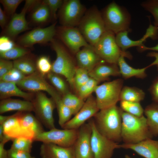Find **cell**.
Masks as SVG:
<instances>
[{
    "instance_id": "44",
    "label": "cell",
    "mask_w": 158,
    "mask_h": 158,
    "mask_svg": "<svg viewBox=\"0 0 158 158\" xmlns=\"http://www.w3.org/2000/svg\"><path fill=\"white\" fill-rule=\"evenodd\" d=\"M43 3L47 5L50 11L51 16L54 18H56V12L61 8L63 2L62 0H44Z\"/></svg>"
},
{
    "instance_id": "41",
    "label": "cell",
    "mask_w": 158,
    "mask_h": 158,
    "mask_svg": "<svg viewBox=\"0 0 158 158\" xmlns=\"http://www.w3.org/2000/svg\"><path fill=\"white\" fill-rule=\"evenodd\" d=\"M141 6L152 15L154 20V26L158 27V0L144 1L141 3Z\"/></svg>"
},
{
    "instance_id": "16",
    "label": "cell",
    "mask_w": 158,
    "mask_h": 158,
    "mask_svg": "<svg viewBox=\"0 0 158 158\" xmlns=\"http://www.w3.org/2000/svg\"><path fill=\"white\" fill-rule=\"evenodd\" d=\"M40 1L38 0H27L21 11L15 13L6 27L5 34L9 38L15 37L19 33L29 29L28 23L25 19L27 11L34 8Z\"/></svg>"
},
{
    "instance_id": "11",
    "label": "cell",
    "mask_w": 158,
    "mask_h": 158,
    "mask_svg": "<svg viewBox=\"0 0 158 158\" xmlns=\"http://www.w3.org/2000/svg\"><path fill=\"white\" fill-rule=\"evenodd\" d=\"M92 128L91 146L94 158H111L119 145L104 137L96 129L93 119L89 121Z\"/></svg>"
},
{
    "instance_id": "28",
    "label": "cell",
    "mask_w": 158,
    "mask_h": 158,
    "mask_svg": "<svg viewBox=\"0 0 158 158\" xmlns=\"http://www.w3.org/2000/svg\"><path fill=\"white\" fill-rule=\"evenodd\" d=\"M149 130L153 135H158V104L147 106L144 110Z\"/></svg>"
},
{
    "instance_id": "27",
    "label": "cell",
    "mask_w": 158,
    "mask_h": 158,
    "mask_svg": "<svg viewBox=\"0 0 158 158\" xmlns=\"http://www.w3.org/2000/svg\"><path fill=\"white\" fill-rule=\"evenodd\" d=\"M20 112L10 115L2 125L5 136L11 140L21 137V129L19 119Z\"/></svg>"
},
{
    "instance_id": "53",
    "label": "cell",
    "mask_w": 158,
    "mask_h": 158,
    "mask_svg": "<svg viewBox=\"0 0 158 158\" xmlns=\"http://www.w3.org/2000/svg\"><path fill=\"white\" fill-rule=\"evenodd\" d=\"M10 116H4L0 115V125L2 124L10 117Z\"/></svg>"
},
{
    "instance_id": "54",
    "label": "cell",
    "mask_w": 158,
    "mask_h": 158,
    "mask_svg": "<svg viewBox=\"0 0 158 158\" xmlns=\"http://www.w3.org/2000/svg\"><path fill=\"white\" fill-rule=\"evenodd\" d=\"M125 158H132L130 157L129 155L126 154L125 156Z\"/></svg>"
},
{
    "instance_id": "29",
    "label": "cell",
    "mask_w": 158,
    "mask_h": 158,
    "mask_svg": "<svg viewBox=\"0 0 158 158\" xmlns=\"http://www.w3.org/2000/svg\"><path fill=\"white\" fill-rule=\"evenodd\" d=\"M145 96V93L140 88L125 86L121 89L119 101L140 102L144 99Z\"/></svg>"
},
{
    "instance_id": "23",
    "label": "cell",
    "mask_w": 158,
    "mask_h": 158,
    "mask_svg": "<svg viewBox=\"0 0 158 158\" xmlns=\"http://www.w3.org/2000/svg\"><path fill=\"white\" fill-rule=\"evenodd\" d=\"M90 77L98 82L107 80L109 77L121 75L118 64L103 61L89 72Z\"/></svg>"
},
{
    "instance_id": "9",
    "label": "cell",
    "mask_w": 158,
    "mask_h": 158,
    "mask_svg": "<svg viewBox=\"0 0 158 158\" xmlns=\"http://www.w3.org/2000/svg\"><path fill=\"white\" fill-rule=\"evenodd\" d=\"M86 11L79 0L63 1L59 13L60 22L63 26H78Z\"/></svg>"
},
{
    "instance_id": "45",
    "label": "cell",
    "mask_w": 158,
    "mask_h": 158,
    "mask_svg": "<svg viewBox=\"0 0 158 158\" xmlns=\"http://www.w3.org/2000/svg\"><path fill=\"white\" fill-rule=\"evenodd\" d=\"M14 68L13 62L1 59L0 60V79Z\"/></svg>"
},
{
    "instance_id": "37",
    "label": "cell",
    "mask_w": 158,
    "mask_h": 158,
    "mask_svg": "<svg viewBox=\"0 0 158 158\" xmlns=\"http://www.w3.org/2000/svg\"><path fill=\"white\" fill-rule=\"evenodd\" d=\"M99 82L90 77L89 80L82 86L77 91L78 96L85 100L94 92Z\"/></svg>"
},
{
    "instance_id": "19",
    "label": "cell",
    "mask_w": 158,
    "mask_h": 158,
    "mask_svg": "<svg viewBox=\"0 0 158 158\" xmlns=\"http://www.w3.org/2000/svg\"><path fill=\"white\" fill-rule=\"evenodd\" d=\"M129 31L120 32L116 35V42L120 49L123 51L132 47H140L144 45L143 43L146 39L150 37L152 39H157L158 37V27L153 26L150 23L145 34L140 39L133 40L128 36Z\"/></svg>"
},
{
    "instance_id": "42",
    "label": "cell",
    "mask_w": 158,
    "mask_h": 158,
    "mask_svg": "<svg viewBox=\"0 0 158 158\" xmlns=\"http://www.w3.org/2000/svg\"><path fill=\"white\" fill-rule=\"evenodd\" d=\"M25 76L20 71L13 68L0 79V81L14 83L17 84Z\"/></svg>"
},
{
    "instance_id": "55",
    "label": "cell",
    "mask_w": 158,
    "mask_h": 158,
    "mask_svg": "<svg viewBox=\"0 0 158 158\" xmlns=\"http://www.w3.org/2000/svg\"><path fill=\"white\" fill-rule=\"evenodd\" d=\"M158 69V63L156 65Z\"/></svg>"
},
{
    "instance_id": "1",
    "label": "cell",
    "mask_w": 158,
    "mask_h": 158,
    "mask_svg": "<svg viewBox=\"0 0 158 158\" xmlns=\"http://www.w3.org/2000/svg\"><path fill=\"white\" fill-rule=\"evenodd\" d=\"M123 110L115 105L99 110L93 119L97 131L107 138L116 142L121 140Z\"/></svg>"
},
{
    "instance_id": "17",
    "label": "cell",
    "mask_w": 158,
    "mask_h": 158,
    "mask_svg": "<svg viewBox=\"0 0 158 158\" xmlns=\"http://www.w3.org/2000/svg\"><path fill=\"white\" fill-rule=\"evenodd\" d=\"M99 109L96 99L91 95L86 100L79 111L62 127L63 129H78L85 122L94 116Z\"/></svg>"
},
{
    "instance_id": "14",
    "label": "cell",
    "mask_w": 158,
    "mask_h": 158,
    "mask_svg": "<svg viewBox=\"0 0 158 158\" xmlns=\"http://www.w3.org/2000/svg\"><path fill=\"white\" fill-rule=\"evenodd\" d=\"M59 37L72 53L76 54L82 47L92 46L85 39L77 27L62 26L56 31Z\"/></svg>"
},
{
    "instance_id": "6",
    "label": "cell",
    "mask_w": 158,
    "mask_h": 158,
    "mask_svg": "<svg viewBox=\"0 0 158 158\" xmlns=\"http://www.w3.org/2000/svg\"><path fill=\"white\" fill-rule=\"evenodd\" d=\"M98 55L103 60L111 63L117 64L121 56L129 59L132 58L130 53L123 51L118 45L116 35L106 30L94 46Z\"/></svg>"
},
{
    "instance_id": "26",
    "label": "cell",
    "mask_w": 158,
    "mask_h": 158,
    "mask_svg": "<svg viewBox=\"0 0 158 158\" xmlns=\"http://www.w3.org/2000/svg\"><path fill=\"white\" fill-rule=\"evenodd\" d=\"M123 56H121L118 62L121 75L125 79L135 77L144 78L146 76L145 73L147 68L154 65L153 63L149 66L141 68H135L129 66L126 62Z\"/></svg>"
},
{
    "instance_id": "7",
    "label": "cell",
    "mask_w": 158,
    "mask_h": 158,
    "mask_svg": "<svg viewBox=\"0 0 158 158\" xmlns=\"http://www.w3.org/2000/svg\"><path fill=\"white\" fill-rule=\"evenodd\" d=\"M123 82V79H118L97 86L94 92L96 95L97 105L99 110L116 105L119 101Z\"/></svg>"
},
{
    "instance_id": "12",
    "label": "cell",
    "mask_w": 158,
    "mask_h": 158,
    "mask_svg": "<svg viewBox=\"0 0 158 158\" xmlns=\"http://www.w3.org/2000/svg\"><path fill=\"white\" fill-rule=\"evenodd\" d=\"M16 84L20 88L30 92H46L55 101L62 98L60 93L48 83L44 76L38 72L36 71L31 75L25 76Z\"/></svg>"
},
{
    "instance_id": "46",
    "label": "cell",
    "mask_w": 158,
    "mask_h": 158,
    "mask_svg": "<svg viewBox=\"0 0 158 158\" xmlns=\"http://www.w3.org/2000/svg\"><path fill=\"white\" fill-rule=\"evenodd\" d=\"M8 158H35L30 153L10 148L7 150Z\"/></svg>"
},
{
    "instance_id": "2",
    "label": "cell",
    "mask_w": 158,
    "mask_h": 158,
    "mask_svg": "<svg viewBox=\"0 0 158 158\" xmlns=\"http://www.w3.org/2000/svg\"><path fill=\"white\" fill-rule=\"evenodd\" d=\"M122 119L121 138L124 143L135 144L152 138L153 135L143 115L136 116L123 111Z\"/></svg>"
},
{
    "instance_id": "43",
    "label": "cell",
    "mask_w": 158,
    "mask_h": 158,
    "mask_svg": "<svg viewBox=\"0 0 158 158\" xmlns=\"http://www.w3.org/2000/svg\"><path fill=\"white\" fill-rule=\"evenodd\" d=\"M23 1L22 0H1L4 11L8 16H13L19 5Z\"/></svg>"
},
{
    "instance_id": "15",
    "label": "cell",
    "mask_w": 158,
    "mask_h": 158,
    "mask_svg": "<svg viewBox=\"0 0 158 158\" xmlns=\"http://www.w3.org/2000/svg\"><path fill=\"white\" fill-rule=\"evenodd\" d=\"M56 23L44 28H38L23 35L19 39V43L23 47H29L37 43L51 42L56 34Z\"/></svg>"
},
{
    "instance_id": "13",
    "label": "cell",
    "mask_w": 158,
    "mask_h": 158,
    "mask_svg": "<svg viewBox=\"0 0 158 158\" xmlns=\"http://www.w3.org/2000/svg\"><path fill=\"white\" fill-rule=\"evenodd\" d=\"M92 134L90 121L79 128L77 138L73 146L74 158H94L91 146Z\"/></svg>"
},
{
    "instance_id": "39",
    "label": "cell",
    "mask_w": 158,
    "mask_h": 158,
    "mask_svg": "<svg viewBox=\"0 0 158 158\" xmlns=\"http://www.w3.org/2000/svg\"><path fill=\"white\" fill-rule=\"evenodd\" d=\"M90 78L88 71L81 68L76 67L73 79L74 88L77 91Z\"/></svg>"
},
{
    "instance_id": "52",
    "label": "cell",
    "mask_w": 158,
    "mask_h": 158,
    "mask_svg": "<svg viewBox=\"0 0 158 158\" xmlns=\"http://www.w3.org/2000/svg\"><path fill=\"white\" fill-rule=\"evenodd\" d=\"M3 125L2 124L0 125V141H2L5 138Z\"/></svg>"
},
{
    "instance_id": "25",
    "label": "cell",
    "mask_w": 158,
    "mask_h": 158,
    "mask_svg": "<svg viewBox=\"0 0 158 158\" xmlns=\"http://www.w3.org/2000/svg\"><path fill=\"white\" fill-rule=\"evenodd\" d=\"M18 87L14 83L0 81L1 99L8 98L12 96H16L21 97L25 100L32 102L34 98L33 94L23 91Z\"/></svg>"
},
{
    "instance_id": "48",
    "label": "cell",
    "mask_w": 158,
    "mask_h": 158,
    "mask_svg": "<svg viewBox=\"0 0 158 158\" xmlns=\"http://www.w3.org/2000/svg\"><path fill=\"white\" fill-rule=\"evenodd\" d=\"M153 100L158 104V77L155 80L150 88Z\"/></svg>"
},
{
    "instance_id": "40",
    "label": "cell",
    "mask_w": 158,
    "mask_h": 158,
    "mask_svg": "<svg viewBox=\"0 0 158 158\" xmlns=\"http://www.w3.org/2000/svg\"><path fill=\"white\" fill-rule=\"evenodd\" d=\"M35 64L37 70L43 76L51 71L52 64L47 56H43L39 57Z\"/></svg>"
},
{
    "instance_id": "36",
    "label": "cell",
    "mask_w": 158,
    "mask_h": 158,
    "mask_svg": "<svg viewBox=\"0 0 158 158\" xmlns=\"http://www.w3.org/2000/svg\"><path fill=\"white\" fill-rule=\"evenodd\" d=\"M47 76L51 83L60 94L64 95L69 92L67 84L58 74L51 72Z\"/></svg>"
},
{
    "instance_id": "47",
    "label": "cell",
    "mask_w": 158,
    "mask_h": 158,
    "mask_svg": "<svg viewBox=\"0 0 158 158\" xmlns=\"http://www.w3.org/2000/svg\"><path fill=\"white\" fill-rule=\"evenodd\" d=\"M15 44L10 38L6 36H3L0 38V51H4L14 47Z\"/></svg>"
},
{
    "instance_id": "10",
    "label": "cell",
    "mask_w": 158,
    "mask_h": 158,
    "mask_svg": "<svg viewBox=\"0 0 158 158\" xmlns=\"http://www.w3.org/2000/svg\"><path fill=\"white\" fill-rule=\"evenodd\" d=\"M78 129H59L56 128L38 135L35 141L51 143L59 146L69 147L72 146L77 138Z\"/></svg>"
},
{
    "instance_id": "32",
    "label": "cell",
    "mask_w": 158,
    "mask_h": 158,
    "mask_svg": "<svg viewBox=\"0 0 158 158\" xmlns=\"http://www.w3.org/2000/svg\"><path fill=\"white\" fill-rule=\"evenodd\" d=\"M14 68L24 75H29L36 71V64L30 59L23 57L13 62Z\"/></svg>"
},
{
    "instance_id": "35",
    "label": "cell",
    "mask_w": 158,
    "mask_h": 158,
    "mask_svg": "<svg viewBox=\"0 0 158 158\" xmlns=\"http://www.w3.org/2000/svg\"><path fill=\"white\" fill-rule=\"evenodd\" d=\"M55 102L58 114L59 123L62 128L73 114L71 110L63 103L61 99Z\"/></svg>"
},
{
    "instance_id": "8",
    "label": "cell",
    "mask_w": 158,
    "mask_h": 158,
    "mask_svg": "<svg viewBox=\"0 0 158 158\" xmlns=\"http://www.w3.org/2000/svg\"><path fill=\"white\" fill-rule=\"evenodd\" d=\"M32 102L36 117L41 123L49 130L55 128L53 111L56 105L54 100L40 91L36 92Z\"/></svg>"
},
{
    "instance_id": "18",
    "label": "cell",
    "mask_w": 158,
    "mask_h": 158,
    "mask_svg": "<svg viewBox=\"0 0 158 158\" xmlns=\"http://www.w3.org/2000/svg\"><path fill=\"white\" fill-rule=\"evenodd\" d=\"M19 119L21 137L35 141L36 137L45 131L42 124L30 112H20Z\"/></svg>"
},
{
    "instance_id": "31",
    "label": "cell",
    "mask_w": 158,
    "mask_h": 158,
    "mask_svg": "<svg viewBox=\"0 0 158 158\" xmlns=\"http://www.w3.org/2000/svg\"><path fill=\"white\" fill-rule=\"evenodd\" d=\"M33 8L31 18L33 21L37 23H42L47 21L51 16L48 6L43 2L40 3Z\"/></svg>"
},
{
    "instance_id": "24",
    "label": "cell",
    "mask_w": 158,
    "mask_h": 158,
    "mask_svg": "<svg viewBox=\"0 0 158 158\" xmlns=\"http://www.w3.org/2000/svg\"><path fill=\"white\" fill-rule=\"evenodd\" d=\"M33 110V103L29 101L8 98L2 99L0 102L1 114L13 111L30 112Z\"/></svg>"
},
{
    "instance_id": "21",
    "label": "cell",
    "mask_w": 158,
    "mask_h": 158,
    "mask_svg": "<svg viewBox=\"0 0 158 158\" xmlns=\"http://www.w3.org/2000/svg\"><path fill=\"white\" fill-rule=\"evenodd\" d=\"M78 67L84 69L89 72L104 61L96 52L92 46L84 47L76 54Z\"/></svg>"
},
{
    "instance_id": "4",
    "label": "cell",
    "mask_w": 158,
    "mask_h": 158,
    "mask_svg": "<svg viewBox=\"0 0 158 158\" xmlns=\"http://www.w3.org/2000/svg\"><path fill=\"white\" fill-rule=\"evenodd\" d=\"M101 13L106 30L115 35L122 32L130 31L131 16L124 7L113 1L105 7Z\"/></svg>"
},
{
    "instance_id": "3",
    "label": "cell",
    "mask_w": 158,
    "mask_h": 158,
    "mask_svg": "<svg viewBox=\"0 0 158 158\" xmlns=\"http://www.w3.org/2000/svg\"><path fill=\"white\" fill-rule=\"evenodd\" d=\"M78 27L86 41L93 47L106 31L101 12L95 6L86 10Z\"/></svg>"
},
{
    "instance_id": "22",
    "label": "cell",
    "mask_w": 158,
    "mask_h": 158,
    "mask_svg": "<svg viewBox=\"0 0 158 158\" xmlns=\"http://www.w3.org/2000/svg\"><path fill=\"white\" fill-rule=\"evenodd\" d=\"M40 154L42 158H74L73 146L64 147L51 143H43Z\"/></svg>"
},
{
    "instance_id": "34",
    "label": "cell",
    "mask_w": 158,
    "mask_h": 158,
    "mask_svg": "<svg viewBox=\"0 0 158 158\" xmlns=\"http://www.w3.org/2000/svg\"><path fill=\"white\" fill-rule=\"evenodd\" d=\"M120 108L124 112L138 116L143 115L144 110L140 102L121 101Z\"/></svg>"
},
{
    "instance_id": "50",
    "label": "cell",
    "mask_w": 158,
    "mask_h": 158,
    "mask_svg": "<svg viewBox=\"0 0 158 158\" xmlns=\"http://www.w3.org/2000/svg\"><path fill=\"white\" fill-rule=\"evenodd\" d=\"M7 21V15L4 11L0 8V25L2 29L6 26Z\"/></svg>"
},
{
    "instance_id": "33",
    "label": "cell",
    "mask_w": 158,
    "mask_h": 158,
    "mask_svg": "<svg viewBox=\"0 0 158 158\" xmlns=\"http://www.w3.org/2000/svg\"><path fill=\"white\" fill-rule=\"evenodd\" d=\"M29 52V50L24 47L15 46L7 50L0 51V56L1 59L15 60L24 57Z\"/></svg>"
},
{
    "instance_id": "38",
    "label": "cell",
    "mask_w": 158,
    "mask_h": 158,
    "mask_svg": "<svg viewBox=\"0 0 158 158\" xmlns=\"http://www.w3.org/2000/svg\"><path fill=\"white\" fill-rule=\"evenodd\" d=\"M12 144L11 148L30 153L33 141L23 137L15 138L12 140Z\"/></svg>"
},
{
    "instance_id": "30",
    "label": "cell",
    "mask_w": 158,
    "mask_h": 158,
    "mask_svg": "<svg viewBox=\"0 0 158 158\" xmlns=\"http://www.w3.org/2000/svg\"><path fill=\"white\" fill-rule=\"evenodd\" d=\"M61 100L63 103L71 110L73 115H75L79 111L85 102L84 100L78 96L70 92L63 95Z\"/></svg>"
},
{
    "instance_id": "5",
    "label": "cell",
    "mask_w": 158,
    "mask_h": 158,
    "mask_svg": "<svg viewBox=\"0 0 158 158\" xmlns=\"http://www.w3.org/2000/svg\"><path fill=\"white\" fill-rule=\"evenodd\" d=\"M51 46L56 54L55 60L52 64L51 71L64 76L71 87L74 88L73 79L76 67L73 58L64 46L53 39Z\"/></svg>"
},
{
    "instance_id": "20",
    "label": "cell",
    "mask_w": 158,
    "mask_h": 158,
    "mask_svg": "<svg viewBox=\"0 0 158 158\" xmlns=\"http://www.w3.org/2000/svg\"><path fill=\"white\" fill-rule=\"evenodd\" d=\"M120 148L131 150L144 158H158V141L148 138L132 144L119 145Z\"/></svg>"
},
{
    "instance_id": "49",
    "label": "cell",
    "mask_w": 158,
    "mask_h": 158,
    "mask_svg": "<svg viewBox=\"0 0 158 158\" xmlns=\"http://www.w3.org/2000/svg\"><path fill=\"white\" fill-rule=\"evenodd\" d=\"M9 140H11L6 137L0 142V158H8V151L4 148V146L5 144Z\"/></svg>"
},
{
    "instance_id": "51",
    "label": "cell",
    "mask_w": 158,
    "mask_h": 158,
    "mask_svg": "<svg viewBox=\"0 0 158 158\" xmlns=\"http://www.w3.org/2000/svg\"><path fill=\"white\" fill-rule=\"evenodd\" d=\"M138 50L141 51H143L147 50H151L158 51V44L154 46L151 47H148L143 46L138 47Z\"/></svg>"
}]
</instances>
